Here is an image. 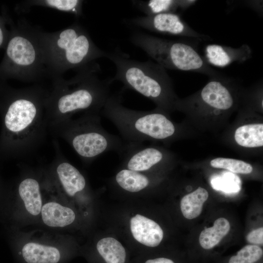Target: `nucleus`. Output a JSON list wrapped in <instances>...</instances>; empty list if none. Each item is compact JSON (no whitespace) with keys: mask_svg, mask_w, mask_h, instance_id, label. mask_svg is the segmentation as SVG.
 Returning a JSON list of instances; mask_svg holds the SVG:
<instances>
[{"mask_svg":"<svg viewBox=\"0 0 263 263\" xmlns=\"http://www.w3.org/2000/svg\"><path fill=\"white\" fill-rule=\"evenodd\" d=\"M208 197L207 191L201 187L184 196L180 202L181 210L183 216L188 219H194L199 216Z\"/></svg>","mask_w":263,"mask_h":263,"instance_id":"nucleus-20","label":"nucleus"},{"mask_svg":"<svg viewBox=\"0 0 263 263\" xmlns=\"http://www.w3.org/2000/svg\"><path fill=\"white\" fill-rule=\"evenodd\" d=\"M40 38L51 79L106 57L107 52L96 45L86 30L77 22L53 32L41 30Z\"/></svg>","mask_w":263,"mask_h":263,"instance_id":"nucleus-4","label":"nucleus"},{"mask_svg":"<svg viewBox=\"0 0 263 263\" xmlns=\"http://www.w3.org/2000/svg\"><path fill=\"white\" fill-rule=\"evenodd\" d=\"M49 90L35 84L15 88L0 80V159H21L44 142L48 124L45 103Z\"/></svg>","mask_w":263,"mask_h":263,"instance_id":"nucleus-1","label":"nucleus"},{"mask_svg":"<svg viewBox=\"0 0 263 263\" xmlns=\"http://www.w3.org/2000/svg\"><path fill=\"white\" fill-rule=\"evenodd\" d=\"M96 249L106 263H125L126 250L122 244L112 237L100 240L96 244Z\"/></svg>","mask_w":263,"mask_h":263,"instance_id":"nucleus-21","label":"nucleus"},{"mask_svg":"<svg viewBox=\"0 0 263 263\" xmlns=\"http://www.w3.org/2000/svg\"><path fill=\"white\" fill-rule=\"evenodd\" d=\"M116 68L113 81H119L124 89L133 90L152 100L159 108L175 106L177 100L172 91L171 80L166 69L151 61H139L116 49L107 52L106 57Z\"/></svg>","mask_w":263,"mask_h":263,"instance_id":"nucleus-5","label":"nucleus"},{"mask_svg":"<svg viewBox=\"0 0 263 263\" xmlns=\"http://www.w3.org/2000/svg\"><path fill=\"white\" fill-rule=\"evenodd\" d=\"M130 40L166 69L198 73L210 77L221 74L206 61L195 47L185 42L141 32H134Z\"/></svg>","mask_w":263,"mask_h":263,"instance_id":"nucleus-8","label":"nucleus"},{"mask_svg":"<svg viewBox=\"0 0 263 263\" xmlns=\"http://www.w3.org/2000/svg\"><path fill=\"white\" fill-rule=\"evenodd\" d=\"M230 229V223L225 218L216 219L212 227L203 230L199 236L201 246L205 249H210L227 235Z\"/></svg>","mask_w":263,"mask_h":263,"instance_id":"nucleus-19","label":"nucleus"},{"mask_svg":"<svg viewBox=\"0 0 263 263\" xmlns=\"http://www.w3.org/2000/svg\"><path fill=\"white\" fill-rule=\"evenodd\" d=\"M236 143L246 148L263 146V124H250L238 128L234 134Z\"/></svg>","mask_w":263,"mask_h":263,"instance_id":"nucleus-18","label":"nucleus"},{"mask_svg":"<svg viewBox=\"0 0 263 263\" xmlns=\"http://www.w3.org/2000/svg\"><path fill=\"white\" fill-rule=\"evenodd\" d=\"M225 174L223 177H217L211 182L212 187L217 190L225 193H235L239 191L240 188L238 180L231 173Z\"/></svg>","mask_w":263,"mask_h":263,"instance_id":"nucleus-26","label":"nucleus"},{"mask_svg":"<svg viewBox=\"0 0 263 263\" xmlns=\"http://www.w3.org/2000/svg\"><path fill=\"white\" fill-rule=\"evenodd\" d=\"M145 263H174L171 260L166 258H158L154 259H150Z\"/></svg>","mask_w":263,"mask_h":263,"instance_id":"nucleus-31","label":"nucleus"},{"mask_svg":"<svg viewBox=\"0 0 263 263\" xmlns=\"http://www.w3.org/2000/svg\"><path fill=\"white\" fill-rule=\"evenodd\" d=\"M20 255L25 263H59L62 258L57 247L35 242L24 244Z\"/></svg>","mask_w":263,"mask_h":263,"instance_id":"nucleus-14","label":"nucleus"},{"mask_svg":"<svg viewBox=\"0 0 263 263\" xmlns=\"http://www.w3.org/2000/svg\"><path fill=\"white\" fill-rule=\"evenodd\" d=\"M41 185L32 176L25 177L18 186V194L23 201L26 211L33 216L40 213L42 207Z\"/></svg>","mask_w":263,"mask_h":263,"instance_id":"nucleus-15","label":"nucleus"},{"mask_svg":"<svg viewBox=\"0 0 263 263\" xmlns=\"http://www.w3.org/2000/svg\"><path fill=\"white\" fill-rule=\"evenodd\" d=\"M246 241L254 244H263V227L254 229L250 232L246 237Z\"/></svg>","mask_w":263,"mask_h":263,"instance_id":"nucleus-28","label":"nucleus"},{"mask_svg":"<svg viewBox=\"0 0 263 263\" xmlns=\"http://www.w3.org/2000/svg\"><path fill=\"white\" fill-rule=\"evenodd\" d=\"M123 89L110 95L101 114L110 120L128 143H143L146 140H164L176 132L174 124L160 111H142L122 104Z\"/></svg>","mask_w":263,"mask_h":263,"instance_id":"nucleus-6","label":"nucleus"},{"mask_svg":"<svg viewBox=\"0 0 263 263\" xmlns=\"http://www.w3.org/2000/svg\"><path fill=\"white\" fill-rule=\"evenodd\" d=\"M134 6L146 16L165 13H175L180 9V0H132Z\"/></svg>","mask_w":263,"mask_h":263,"instance_id":"nucleus-23","label":"nucleus"},{"mask_svg":"<svg viewBox=\"0 0 263 263\" xmlns=\"http://www.w3.org/2000/svg\"><path fill=\"white\" fill-rule=\"evenodd\" d=\"M11 20L6 14L0 15V48L5 49L8 42L10 30H8L7 25H9Z\"/></svg>","mask_w":263,"mask_h":263,"instance_id":"nucleus-27","label":"nucleus"},{"mask_svg":"<svg viewBox=\"0 0 263 263\" xmlns=\"http://www.w3.org/2000/svg\"><path fill=\"white\" fill-rule=\"evenodd\" d=\"M196 0H180V9L185 10L194 5Z\"/></svg>","mask_w":263,"mask_h":263,"instance_id":"nucleus-30","label":"nucleus"},{"mask_svg":"<svg viewBox=\"0 0 263 263\" xmlns=\"http://www.w3.org/2000/svg\"><path fill=\"white\" fill-rule=\"evenodd\" d=\"M83 0H32L23 2V9L31 6H41L73 14L76 17L83 15Z\"/></svg>","mask_w":263,"mask_h":263,"instance_id":"nucleus-22","label":"nucleus"},{"mask_svg":"<svg viewBox=\"0 0 263 263\" xmlns=\"http://www.w3.org/2000/svg\"><path fill=\"white\" fill-rule=\"evenodd\" d=\"M252 56V50L247 44H243L239 47L210 44L204 48L206 61L210 65L225 67L234 62L242 63Z\"/></svg>","mask_w":263,"mask_h":263,"instance_id":"nucleus-12","label":"nucleus"},{"mask_svg":"<svg viewBox=\"0 0 263 263\" xmlns=\"http://www.w3.org/2000/svg\"><path fill=\"white\" fill-rule=\"evenodd\" d=\"M10 35L0 63V80L38 82L49 77L40 38L41 29L24 20L10 22Z\"/></svg>","mask_w":263,"mask_h":263,"instance_id":"nucleus-3","label":"nucleus"},{"mask_svg":"<svg viewBox=\"0 0 263 263\" xmlns=\"http://www.w3.org/2000/svg\"><path fill=\"white\" fill-rule=\"evenodd\" d=\"M132 25L159 34L206 40L210 38L190 27L176 13H165L131 19Z\"/></svg>","mask_w":263,"mask_h":263,"instance_id":"nucleus-9","label":"nucleus"},{"mask_svg":"<svg viewBox=\"0 0 263 263\" xmlns=\"http://www.w3.org/2000/svg\"><path fill=\"white\" fill-rule=\"evenodd\" d=\"M211 167L224 169L234 173L248 174L253 170L252 166L243 161L227 158H216L210 162Z\"/></svg>","mask_w":263,"mask_h":263,"instance_id":"nucleus-24","label":"nucleus"},{"mask_svg":"<svg viewBox=\"0 0 263 263\" xmlns=\"http://www.w3.org/2000/svg\"><path fill=\"white\" fill-rule=\"evenodd\" d=\"M76 71L70 79L62 76L52 79V87L45 103L48 129L73 118L77 113L101 114L110 95L112 79L99 77L101 69L95 61Z\"/></svg>","mask_w":263,"mask_h":263,"instance_id":"nucleus-2","label":"nucleus"},{"mask_svg":"<svg viewBox=\"0 0 263 263\" xmlns=\"http://www.w3.org/2000/svg\"><path fill=\"white\" fill-rule=\"evenodd\" d=\"M119 154L123 168L144 173L165 159V153L161 150L139 143L126 142Z\"/></svg>","mask_w":263,"mask_h":263,"instance_id":"nucleus-11","label":"nucleus"},{"mask_svg":"<svg viewBox=\"0 0 263 263\" xmlns=\"http://www.w3.org/2000/svg\"><path fill=\"white\" fill-rule=\"evenodd\" d=\"M130 228L133 238L139 243L149 247H156L163 238V231L155 221L140 214L130 220Z\"/></svg>","mask_w":263,"mask_h":263,"instance_id":"nucleus-13","label":"nucleus"},{"mask_svg":"<svg viewBox=\"0 0 263 263\" xmlns=\"http://www.w3.org/2000/svg\"><path fill=\"white\" fill-rule=\"evenodd\" d=\"M114 179L115 183L120 188L131 193L143 191L150 184L149 177L144 173L125 168L120 169L116 173Z\"/></svg>","mask_w":263,"mask_h":263,"instance_id":"nucleus-17","label":"nucleus"},{"mask_svg":"<svg viewBox=\"0 0 263 263\" xmlns=\"http://www.w3.org/2000/svg\"><path fill=\"white\" fill-rule=\"evenodd\" d=\"M246 3L248 6L259 13H261V11H263V1H248V2H246Z\"/></svg>","mask_w":263,"mask_h":263,"instance_id":"nucleus-29","label":"nucleus"},{"mask_svg":"<svg viewBox=\"0 0 263 263\" xmlns=\"http://www.w3.org/2000/svg\"><path fill=\"white\" fill-rule=\"evenodd\" d=\"M210 78L196 96V99L193 100L194 104L218 111L231 109L236 100L234 80L222 74Z\"/></svg>","mask_w":263,"mask_h":263,"instance_id":"nucleus-10","label":"nucleus"},{"mask_svg":"<svg viewBox=\"0 0 263 263\" xmlns=\"http://www.w3.org/2000/svg\"><path fill=\"white\" fill-rule=\"evenodd\" d=\"M263 254L262 249L256 245H247L240 249L237 255L232 256L228 263H254Z\"/></svg>","mask_w":263,"mask_h":263,"instance_id":"nucleus-25","label":"nucleus"},{"mask_svg":"<svg viewBox=\"0 0 263 263\" xmlns=\"http://www.w3.org/2000/svg\"><path fill=\"white\" fill-rule=\"evenodd\" d=\"M40 213L43 223L50 227H65L72 224L75 219L73 209L55 202L42 205Z\"/></svg>","mask_w":263,"mask_h":263,"instance_id":"nucleus-16","label":"nucleus"},{"mask_svg":"<svg viewBox=\"0 0 263 263\" xmlns=\"http://www.w3.org/2000/svg\"><path fill=\"white\" fill-rule=\"evenodd\" d=\"M100 114L82 113L48 129L52 133L67 142L81 159L92 161L104 153L115 151L120 154L124 146L121 139L104 130Z\"/></svg>","mask_w":263,"mask_h":263,"instance_id":"nucleus-7","label":"nucleus"}]
</instances>
